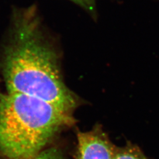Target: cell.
I'll list each match as a JSON object with an SVG mask.
<instances>
[{"mask_svg": "<svg viewBox=\"0 0 159 159\" xmlns=\"http://www.w3.org/2000/svg\"><path fill=\"white\" fill-rule=\"evenodd\" d=\"M113 159H148L138 147L128 145L122 148H116Z\"/></svg>", "mask_w": 159, "mask_h": 159, "instance_id": "4", "label": "cell"}, {"mask_svg": "<svg viewBox=\"0 0 159 159\" xmlns=\"http://www.w3.org/2000/svg\"><path fill=\"white\" fill-rule=\"evenodd\" d=\"M13 27L4 60L7 92L37 98L71 113L76 97L63 82L57 54L43 35L37 12L33 7L21 12Z\"/></svg>", "mask_w": 159, "mask_h": 159, "instance_id": "1", "label": "cell"}, {"mask_svg": "<svg viewBox=\"0 0 159 159\" xmlns=\"http://www.w3.org/2000/svg\"><path fill=\"white\" fill-rule=\"evenodd\" d=\"M115 147L100 131L79 132L78 159H113Z\"/></svg>", "mask_w": 159, "mask_h": 159, "instance_id": "3", "label": "cell"}, {"mask_svg": "<svg viewBox=\"0 0 159 159\" xmlns=\"http://www.w3.org/2000/svg\"><path fill=\"white\" fill-rule=\"evenodd\" d=\"M71 113L25 94L0 93V152L8 159H30L61 129Z\"/></svg>", "mask_w": 159, "mask_h": 159, "instance_id": "2", "label": "cell"}, {"mask_svg": "<svg viewBox=\"0 0 159 159\" xmlns=\"http://www.w3.org/2000/svg\"><path fill=\"white\" fill-rule=\"evenodd\" d=\"M78 6H81L88 11H93L95 10L96 0H70Z\"/></svg>", "mask_w": 159, "mask_h": 159, "instance_id": "5", "label": "cell"}]
</instances>
